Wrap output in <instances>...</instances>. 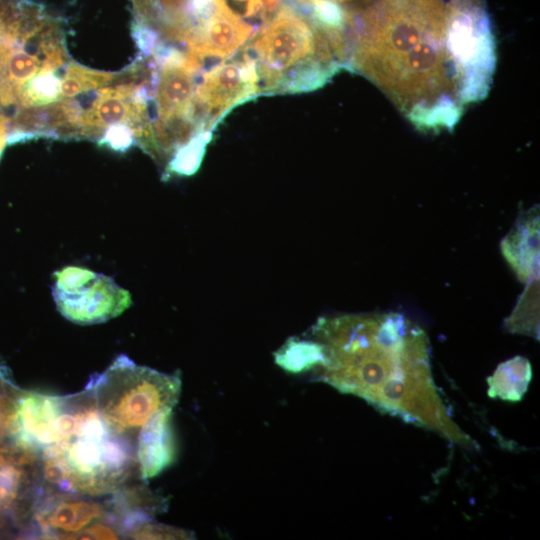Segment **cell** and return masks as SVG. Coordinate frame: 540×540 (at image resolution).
<instances>
[{"label":"cell","instance_id":"obj_1","mask_svg":"<svg viewBox=\"0 0 540 540\" xmlns=\"http://www.w3.org/2000/svg\"><path fill=\"white\" fill-rule=\"evenodd\" d=\"M347 43V68L422 130H451L485 97L495 69L481 0H375L350 16Z\"/></svg>","mask_w":540,"mask_h":540},{"label":"cell","instance_id":"obj_2","mask_svg":"<svg viewBox=\"0 0 540 540\" xmlns=\"http://www.w3.org/2000/svg\"><path fill=\"white\" fill-rule=\"evenodd\" d=\"M312 334L325 349L323 381L450 437L419 326L399 313L349 314L318 319Z\"/></svg>","mask_w":540,"mask_h":540},{"label":"cell","instance_id":"obj_3","mask_svg":"<svg viewBox=\"0 0 540 540\" xmlns=\"http://www.w3.org/2000/svg\"><path fill=\"white\" fill-rule=\"evenodd\" d=\"M44 479L78 494H111L130 477L136 452L124 433L112 428L90 398L72 434L41 455Z\"/></svg>","mask_w":540,"mask_h":540},{"label":"cell","instance_id":"obj_4","mask_svg":"<svg viewBox=\"0 0 540 540\" xmlns=\"http://www.w3.org/2000/svg\"><path fill=\"white\" fill-rule=\"evenodd\" d=\"M102 418L121 433L141 427L153 414L173 408L177 403L181 380L135 364L119 355L86 386Z\"/></svg>","mask_w":540,"mask_h":540},{"label":"cell","instance_id":"obj_5","mask_svg":"<svg viewBox=\"0 0 540 540\" xmlns=\"http://www.w3.org/2000/svg\"><path fill=\"white\" fill-rule=\"evenodd\" d=\"M52 296L61 315L80 325L106 322L132 304L130 293L111 277L80 266L53 273Z\"/></svg>","mask_w":540,"mask_h":540},{"label":"cell","instance_id":"obj_6","mask_svg":"<svg viewBox=\"0 0 540 540\" xmlns=\"http://www.w3.org/2000/svg\"><path fill=\"white\" fill-rule=\"evenodd\" d=\"M69 396L18 390L8 426L7 439L41 457L57 444L59 426Z\"/></svg>","mask_w":540,"mask_h":540},{"label":"cell","instance_id":"obj_7","mask_svg":"<svg viewBox=\"0 0 540 540\" xmlns=\"http://www.w3.org/2000/svg\"><path fill=\"white\" fill-rule=\"evenodd\" d=\"M38 458L7 438L0 442L1 521H21L28 513Z\"/></svg>","mask_w":540,"mask_h":540},{"label":"cell","instance_id":"obj_8","mask_svg":"<svg viewBox=\"0 0 540 540\" xmlns=\"http://www.w3.org/2000/svg\"><path fill=\"white\" fill-rule=\"evenodd\" d=\"M256 35L253 26L244 22L226 4L214 0V11L194 32L189 40L192 56L198 60L211 56L227 57Z\"/></svg>","mask_w":540,"mask_h":540},{"label":"cell","instance_id":"obj_9","mask_svg":"<svg viewBox=\"0 0 540 540\" xmlns=\"http://www.w3.org/2000/svg\"><path fill=\"white\" fill-rule=\"evenodd\" d=\"M171 418L172 408L162 409L141 426L136 459L143 480L157 476L175 460L176 447Z\"/></svg>","mask_w":540,"mask_h":540},{"label":"cell","instance_id":"obj_10","mask_svg":"<svg viewBox=\"0 0 540 540\" xmlns=\"http://www.w3.org/2000/svg\"><path fill=\"white\" fill-rule=\"evenodd\" d=\"M501 252L521 282L539 278V207L519 214L500 243Z\"/></svg>","mask_w":540,"mask_h":540},{"label":"cell","instance_id":"obj_11","mask_svg":"<svg viewBox=\"0 0 540 540\" xmlns=\"http://www.w3.org/2000/svg\"><path fill=\"white\" fill-rule=\"evenodd\" d=\"M104 513L103 507L98 503L81 499H64L49 506L45 512H37L35 518L41 527L61 530L66 532L61 536H68L86 528Z\"/></svg>","mask_w":540,"mask_h":540},{"label":"cell","instance_id":"obj_12","mask_svg":"<svg viewBox=\"0 0 540 540\" xmlns=\"http://www.w3.org/2000/svg\"><path fill=\"white\" fill-rule=\"evenodd\" d=\"M532 377L529 360L516 356L498 365L493 375L487 378L488 396L517 402L526 393Z\"/></svg>","mask_w":540,"mask_h":540},{"label":"cell","instance_id":"obj_13","mask_svg":"<svg viewBox=\"0 0 540 540\" xmlns=\"http://www.w3.org/2000/svg\"><path fill=\"white\" fill-rule=\"evenodd\" d=\"M324 346L318 341L289 338L285 344L274 353L278 366L290 373H301L325 362Z\"/></svg>","mask_w":540,"mask_h":540},{"label":"cell","instance_id":"obj_14","mask_svg":"<svg viewBox=\"0 0 540 540\" xmlns=\"http://www.w3.org/2000/svg\"><path fill=\"white\" fill-rule=\"evenodd\" d=\"M539 278L528 282L511 316L506 320V328L514 333L538 336Z\"/></svg>","mask_w":540,"mask_h":540},{"label":"cell","instance_id":"obj_15","mask_svg":"<svg viewBox=\"0 0 540 540\" xmlns=\"http://www.w3.org/2000/svg\"><path fill=\"white\" fill-rule=\"evenodd\" d=\"M211 132H201L178 149L167 164V172L177 175L194 174L204 157Z\"/></svg>","mask_w":540,"mask_h":540},{"label":"cell","instance_id":"obj_16","mask_svg":"<svg viewBox=\"0 0 540 540\" xmlns=\"http://www.w3.org/2000/svg\"><path fill=\"white\" fill-rule=\"evenodd\" d=\"M60 82L52 73L42 71L20 90L15 102L29 107L55 100L60 94Z\"/></svg>","mask_w":540,"mask_h":540},{"label":"cell","instance_id":"obj_17","mask_svg":"<svg viewBox=\"0 0 540 540\" xmlns=\"http://www.w3.org/2000/svg\"><path fill=\"white\" fill-rule=\"evenodd\" d=\"M129 106L119 97L107 96L95 106L94 116L100 125H117L127 120L130 115Z\"/></svg>","mask_w":540,"mask_h":540},{"label":"cell","instance_id":"obj_18","mask_svg":"<svg viewBox=\"0 0 540 540\" xmlns=\"http://www.w3.org/2000/svg\"><path fill=\"white\" fill-rule=\"evenodd\" d=\"M98 76L84 74V70L71 68L68 74L60 82V93L67 98L74 97L83 90L98 84Z\"/></svg>","mask_w":540,"mask_h":540},{"label":"cell","instance_id":"obj_19","mask_svg":"<svg viewBox=\"0 0 540 540\" xmlns=\"http://www.w3.org/2000/svg\"><path fill=\"white\" fill-rule=\"evenodd\" d=\"M131 536L136 539H189L190 533L162 524H143L134 529Z\"/></svg>","mask_w":540,"mask_h":540},{"label":"cell","instance_id":"obj_20","mask_svg":"<svg viewBox=\"0 0 540 540\" xmlns=\"http://www.w3.org/2000/svg\"><path fill=\"white\" fill-rule=\"evenodd\" d=\"M17 391L18 388L14 384L0 389V442L7 438L8 426Z\"/></svg>","mask_w":540,"mask_h":540},{"label":"cell","instance_id":"obj_21","mask_svg":"<svg viewBox=\"0 0 540 540\" xmlns=\"http://www.w3.org/2000/svg\"><path fill=\"white\" fill-rule=\"evenodd\" d=\"M103 142L115 150H125L133 142L132 130L121 124L112 125L107 130Z\"/></svg>","mask_w":540,"mask_h":540},{"label":"cell","instance_id":"obj_22","mask_svg":"<svg viewBox=\"0 0 540 540\" xmlns=\"http://www.w3.org/2000/svg\"><path fill=\"white\" fill-rule=\"evenodd\" d=\"M69 539H117L116 532L102 524H94L88 528H84L76 533L68 535Z\"/></svg>","mask_w":540,"mask_h":540},{"label":"cell","instance_id":"obj_23","mask_svg":"<svg viewBox=\"0 0 540 540\" xmlns=\"http://www.w3.org/2000/svg\"><path fill=\"white\" fill-rule=\"evenodd\" d=\"M341 5L348 14L356 13L370 6L375 0H332Z\"/></svg>","mask_w":540,"mask_h":540},{"label":"cell","instance_id":"obj_24","mask_svg":"<svg viewBox=\"0 0 540 540\" xmlns=\"http://www.w3.org/2000/svg\"><path fill=\"white\" fill-rule=\"evenodd\" d=\"M263 11H262V20L264 21V24L269 22L273 16L278 11L277 8L279 6L280 0H261Z\"/></svg>","mask_w":540,"mask_h":540},{"label":"cell","instance_id":"obj_25","mask_svg":"<svg viewBox=\"0 0 540 540\" xmlns=\"http://www.w3.org/2000/svg\"><path fill=\"white\" fill-rule=\"evenodd\" d=\"M6 143H8V134L5 129L4 119L0 116V155Z\"/></svg>","mask_w":540,"mask_h":540},{"label":"cell","instance_id":"obj_26","mask_svg":"<svg viewBox=\"0 0 540 540\" xmlns=\"http://www.w3.org/2000/svg\"><path fill=\"white\" fill-rule=\"evenodd\" d=\"M13 383L10 381L9 377L5 374L3 368L0 366V389L6 388Z\"/></svg>","mask_w":540,"mask_h":540},{"label":"cell","instance_id":"obj_27","mask_svg":"<svg viewBox=\"0 0 540 540\" xmlns=\"http://www.w3.org/2000/svg\"><path fill=\"white\" fill-rule=\"evenodd\" d=\"M6 525H7L6 522L0 520V534H1V531L5 529Z\"/></svg>","mask_w":540,"mask_h":540},{"label":"cell","instance_id":"obj_28","mask_svg":"<svg viewBox=\"0 0 540 540\" xmlns=\"http://www.w3.org/2000/svg\"><path fill=\"white\" fill-rule=\"evenodd\" d=\"M234 1H236V2H246L247 1V3H248L250 0H234Z\"/></svg>","mask_w":540,"mask_h":540}]
</instances>
